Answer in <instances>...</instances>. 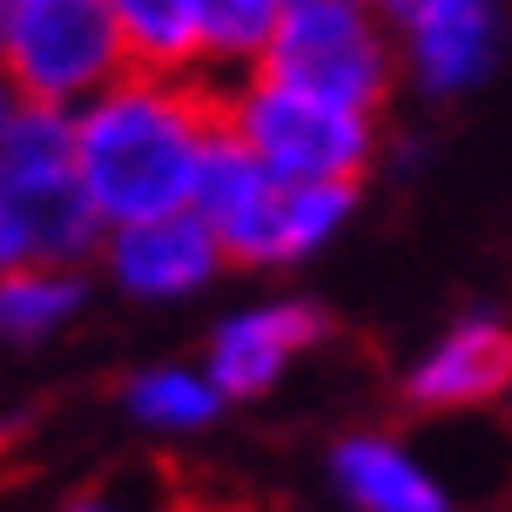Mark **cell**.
Returning <instances> with one entry per match:
<instances>
[{"label": "cell", "instance_id": "8992f818", "mask_svg": "<svg viewBox=\"0 0 512 512\" xmlns=\"http://www.w3.org/2000/svg\"><path fill=\"white\" fill-rule=\"evenodd\" d=\"M499 48H506L499 0H418L405 21H398L405 81L418 95H432V102L472 95L499 68Z\"/></svg>", "mask_w": 512, "mask_h": 512}, {"label": "cell", "instance_id": "5b68a950", "mask_svg": "<svg viewBox=\"0 0 512 512\" xmlns=\"http://www.w3.org/2000/svg\"><path fill=\"white\" fill-rule=\"evenodd\" d=\"M230 263L223 236L209 230L203 209H162V216H135L115 223L102 243V270L122 297L142 304H176L216 283V270Z\"/></svg>", "mask_w": 512, "mask_h": 512}, {"label": "cell", "instance_id": "2e32d148", "mask_svg": "<svg viewBox=\"0 0 512 512\" xmlns=\"http://www.w3.org/2000/svg\"><path fill=\"white\" fill-rule=\"evenodd\" d=\"M358 209V182H290L283 189V270L331 243Z\"/></svg>", "mask_w": 512, "mask_h": 512}, {"label": "cell", "instance_id": "ba28073f", "mask_svg": "<svg viewBox=\"0 0 512 512\" xmlns=\"http://www.w3.org/2000/svg\"><path fill=\"white\" fill-rule=\"evenodd\" d=\"M317 337H324V310L310 297H270V304L223 317L216 337L203 344V364L230 391V405H243V398H270Z\"/></svg>", "mask_w": 512, "mask_h": 512}, {"label": "cell", "instance_id": "6da1fadb", "mask_svg": "<svg viewBox=\"0 0 512 512\" xmlns=\"http://www.w3.org/2000/svg\"><path fill=\"white\" fill-rule=\"evenodd\" d=\"M223 135V95L203 75H142L75 108V176L88 203L115 223L196 203L209 142Z\"/></svg>", "mask_w": 512, "mask_h": 512}, {"label": "cell", "instance_id": "52a82bcc", "mask_svg": "<svg viewBox=\"0 0 512 512\" xmlns=\"http://www.w3.org/2000/svg\"><path fill=\"white\" fill-rule=\"evenodd\" d=\"M283 189L290 182L270 176L230 128L209 142L203 176H196V203L209 216V230L223 236L230 263L243 270H283Z\"/></svg>", "mask_w": 512, "mask_h": 512}, {"label": "cell", "instance_id": "7a4b0ae2", "mask_svg": "<svg viewBox=\"0 0 512 512\" xmlns=\"http://www.w3.org/2000/svg\"><path fill=\"white\" fill-rule=\"evenodd\" d=\"M223 128L283 182H358L378 155V115L277 68L223 81Z\"/></svg>", "mask_w": 512, "mask_h": 512}, {"label": "cell", "instance_id": "d6986e66", "mask_svg": "<svg viewBox=\"0 0 512 512\" xmlns=\"http://www.w3.org/2000/svg\"><path fill=\"white\" fill-rule=\"evenodd\" d=\"M371 7H378L384 21H405V14H411V7H418V0H371Z\"/></svg>", "mask_w": 512, "mask_h": 512}, {"label": "cell", "instance_id": "5bb4252c", "mask_svg": "<svg viewBox=\"0 0 512 512\" xmlns=\"http://www.w3.org/2000/svg\"><path fill=\"white\" fill-rule=\"evenodd\" d=\"M108 7L142 75H203V0H108Z\"/></svg>", "mask_w": 512, "mask_h": 512}, {"label": "cell", "instance_id": "9a60e30c", "mask_svg": "<svg viewBox=\"0 0 512 512\" xmlns=\"http://www.w3.org/2000/svg\"><path fill=\"white\" fill-rule=\"evenodd\" d=\"M283 0H203V75L236 81L263 68L283 34Z\"/></svg>", "mask_w": 512, "mask_h": 512}, {"label": "cell", "instance_id": "9c48e42d", "mask_svg": "<svg viewBox=\"0 0 512 512\" xmlns=\"http://www.w3.org/2000/svg\"><path fill=\"white\" fill-rule=\"evenodd\" d=\"M499 398H512V324L499 310L459 317L405 371L411 411H479V405H499Z\"/></svg>", "mask_w": 512, "mask_h": 512}, {"label": "cell", "instance_id": "7402d4cb", "mask_svg": "<svg viewBox=\"0 0 512 512\" xmlns=\"http://www.w3.org/2000/svg\"><path fill=\"white\" fill-rule=\"evenodd\" d=\"M283 7H297V0H283Z\"/></svg>", "mask_w": 512, "mask_h": 512}, {"label": "cell", "instance_id": "3957f363", "mask_svg": "<svg viewBox=\"0 0 512 512\" xmlns=\"http://www.w3.org/2000/svg\"><path fill=\"white\" fill-rule=\"evenodd\" d=\"M128 41L108 0H27L0 27V81L27 102L81 108L128 75Z\"/></svg>", "mask_w": 512, "mask_h": 512}, {"label": "cell", "instance_id": "8fae6325", "mask_svg": "<svg viewBox=\"0 0 512 512\" xmlns=\"http://www.w3.org/2000/svg\"><path fill=\"white\" fill-rule=\"evenodd\" d=\"M0 182L21 203L81 182L75 176V108L27 102V95L7 88V102H0Z\"/></svg>", "mask_w": 512, "mask_h": 512}, {"label": "cell", "instance_id": "7c38bea8", "mask_svg": "<svg viewBox=\"0 0 512 512\" xmlns=\"http://www.w3.org/2000/svg\"><path fill=\"white\" fill-rule=\"evenodd\" d=\"M122 411L142 432L189 438V432H209L230 411V391L209 378V364H142L122 384Z\"/></svg>", "mask_w": 512, "mask_h": 512}, {"label": "cell", "instance_id": "4fadbf2b", "mask_svg": "<svg viewBox=\"0 0 512 512\" xmlns=\"http://www.w3.org/2000/svg\"><path fill=\"white\" fill-rule=\"evenodd\" d=\"M88 310V277L68 263H21L0 277V344H54Z\"/></svg>", "mask_w": 512, "mask_h": 512}, {"label": "cell", "instance_id": "e0dca14e", "mask_svg": "<svg viewBox=\"0 0 512 512\" xmlns=\"http://www.w3.org/2000/svg\"><path fill=\"white\" fill-rule=\"evenodd\" d=\"M21 263H34V230H27L21 196L0 182V277H7V270H21Z\"/></svg>", "mask_w": 512, "mask_h": 512}, {"label": "cell", "instance_id": "ffe728a7", "mask_svg": "<svg viewBox=\"0 0 512 512\" xmlns=\"http://www.w3.org/2000/svg\"><path fill=\"white\" fill-rule=\"evenodd\" d=\"M21 7H27V0H0V27L14 21V14H21Z\"/></svg>", "mask_w": 512, "mask_h": 512}, {"label": "cell", "instance_id": "44dd1931", "mask_svg": "<svg viewBox=\"0 0 512 512\" xmlns=\"http://www.w3.org/2000/svg\"><path fill=\"white\" fill-rule=\"evenodd\" d=\"M0 102H7V81H0Z\"/></svg>", "mask_w": 512, "mask_h": 512}, {"label": "cell", "instance_id": "ac0fdd59", "mask_svg": "<svg viewBox=\"0 0 512 512\" xmlns=\"http://www.w3.org/2000/svg\"><path fill=\"white\" fill-rule=\"evenodd\" d=\"M54 512H176L169 499H155V492H128V486H95V492H75L68 506Z\"/></svg>", "mask_w": 512, "mask_h": 512}, {"label": "cell", "instance_id": "30bf717a", "mask_svg": "<svg viewBox=\"0 0 512 512\" xmlns=\"http://www.w3.org/2000/svg\"><path fill=\"white\" fill-rule=\"evenodd\" d=\"M324 472L351 512H452V486L391 432H344Z\"/></svg>", "mask_w": 512, "mask_h": 512}, {"label": "cell", "instance_id": "277c9868", "mask_svg": "<svg viewBox=\"0 0 512 512\" xmlns=\"http://www.w3.org/2000/svg\"><path fill=\"white\" fill-rule=\"evenodd\" d=\"M398 21H384L371 0H297L283 14V34L263 68H277L290 81H310L337 102H358L378 115L391 81L405 75L398 54Z\"/></svg>", "mask_w": 512, "mask_h": 512}]
</instances>
